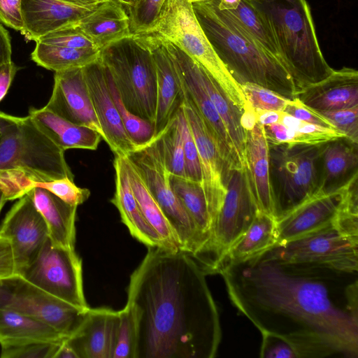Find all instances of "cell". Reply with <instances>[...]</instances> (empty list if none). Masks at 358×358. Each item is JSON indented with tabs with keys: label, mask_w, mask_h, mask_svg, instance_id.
Returning <instances> with one entry per match:
<instances>
[{
	"label": "cell",
	"mask_w": 358,
	"mask_h": 358,
	"mask_svg": "<svg viewBox=\"0 0 358 358\" xmlns=\"http://www.w3.org/2000/svg\"><path fill=\"white\" fill-rule=\"evenodd\" d=\"M17 274L12 246L8 240L0 236V279Z\"/></svg>",
	"instance_id": "cell-51"
},
{
	"label": "cell",
	"mask_w": 358,
	"mask_h": 358,
	"mask_svg": "<svg viewBox=\"0 0 358 358\" xmlns=\"http://www.w3.org/2000/svg\"><path fill=\"white\" fill-rule=\"evenodd\" d=\"M227 11L264 50L280 60L271 30L250 3L245 0H241L236 8Z\"/></svg>",
	"instance_id": "cell-36"
},
{
	"label": "cell",
	"mask_w": 358,
	"mask_h": 358,
	"mask_svg": "<svg viewBox=\"0 0 358 358\" xmlns=\"http://www.w3.org/2000/svg\"><path fill=\"white\" fill-rule=\"evenodd\" d=\"M276 243L275 219L259 210L249 227L228 249L219 262L215 273L221 264L245 261L267 250Z\"/></svg>",
	"instance_id": "cell-31"
},
{
	"label": "cell",
	"mask_w": 358,
	"mask_h": 358,
	"mask_svg": "<svg viewBox=\"0 0 358 358\" xmlns=\"http://www.w3.org/2000/svg\"><path fill=\"white\" fill-rule=\"evenodd\" d=\"M133 37L150 50L155 65L157 106L153 125L156 137L164 129L182 103L181 83L174 63L163 43Z\"/></svg>",
	"instance_id": "cell-21"
},
{
	"label": "cell",
	"mask_w": 358,
	"mask_h": 358,
	"mask_svg": "<svg viewBox=\"0 0 358 358\" xmlns=\"http://www.w3.org/2000/svg\"><path fill=\"white\" fill-rule=\"evenodd\" d=\"M21 2L22 0H0V23L20 32L24 28Z\"/></svg>",
	"instance_id": "cell-50"
},
{
	"label": "cell",
	"mask_w": 358,
	"mask_h": 358,
	"mask_svg": "<svg viewBox=\"0 0 358 358\" xmlns=\"http://www.w3.org/2000/svg\"><path fill=\"white\" fill-rule=\"evenodd\" d=\"M134 36L170 43L200 64L243 111L247 102L241 86L217 57L186 0H166L159 15L143 31Z\"/></svg>",
	"instance_id": "cell-6"
},
{
	"label": "cell",
	"mask_w": 358,
	"mask_h": 358,
	"mask_svg": "<svg viewBox=\"0 0 358 358\" xmlns=\"http://www.w3.org/2000/svg\"><path fill=\"white\" fill-rule=\"evenodd\" d=\"M280 122L292 129L294 138L288 144L321 145L329 141L345 137L333 129L309 124L282 112Z\"/></svg>",
	"instance_id": "cell-40"
},
{
	"label": "cell",
	"mask_w": 358,
	"mask_h": 358,
	"mask_svg": "<svg viewBox=\"0 0 358 358\" xmlns=\"http://www.w3.org/2000/svg\"><path fill=\"white\" fill-rule=\"evenodd\" d=\"M36 42L72 48L97 49L86 36L73 27L47 34Z\"/></svg>",
	"instance_id": "cell-47"
},
{
	"label": "cell",
	"mask_w": 358,
	"mask_h": 358,
	"mask_svg": "<svg viewBox=\"0 0 358 358\" xmlns=\"http://www.w3.org/2000/svg\"><path fill=\"white\" fill-rule=\"evenodd\" d=\"M245 157L250 187L259 210L274 217L269 179V147L264 126L257 122L245 131Z\"/></svg>",
	"instance_id": "cell-25"
},
{
	"label": "cell",
	"mask_w": 358,
	"mask_h": 358,
	"mask_svg": "<svg viewBox=\"0 0 358 358\" xmlns=\"http://www.w3.org/2000/svg\"><path fill=\"white\" fill-rule=\"evenodd\" d=\"M169 180L173 192L194 224L201 242V248L208 241L212 226L202 184L171 174Z\"/></svg>",
	"instance_id": "cell-33"
},
{
	"label": "cell",
	"mask_w": 358,
	"mask_h": 358,
	"mask_svg": "<svg viewBox=\"0 0 358 358\" xmlns=\"http://www.w3.org/2000/svg\"><path fill=\"white\" fill-rule=\"evenodd\" d=\"M217 273L238 310L261 333L285 338L298 358L358 357V272L287 261L268 249Z\"/></svg>",
	"instance_id": "cell-1"
},
{
	"label": "cell",
	"mask_w": 358,
	"mask_h": 358,
	"mask_svg": "<svg viewBox=\"0 0 358 358\" xmlns=\"http://www.w3.org/2000/svg\"><path fill=\"white\" fill-rule=\"evenodd\" d=\"M19 275L67 303L83 310L90 308L83 292L82 260L75 249L54 245L48 238Z\"/></svg>",
	"instance_id": "cell-11"
},
{
	"label": "cell",
	"mask_w": 358,
	"mask_h": 358,
	"mask_svg": "<svg viewBox=\"0 0 358 358\" xmlns=\"http://www.w3.org/2000/svg\"><path fill=\"white\" fill-rule=\"evenodd\" d=\"M124 160L131 190L144 217L157 231L166 248L179 249L173 230L157 202L131 161L127 157Z\"/></svg>",
	"instance_id": "cell-34"
},
{
	"label": "cell",
	"mask_w": 358,
	"mask_h": 358,
	"mask_svg": "<svg viewBox=\"0 0 358 358\" xmlns=\"http://www.w3.org/2000/svg\"><path fill=\"white\" fill-rule=\"evenodd\" d=\"M106 71L110 93L118 110L128 136L136 145L137 149L145 146L155 138L153 124L134 115L126 108L106 69Z\"/></svg>",
	"instance_id": "cell-38"
},
{
	"label": "cell",
	"mask_w": 358,
	"mask_h": 358,
	"mask_svg": "<svg viewBox=\"0 0 358 358\" xmlns=\"http://www.w3.org/2000/svg\"><path fill=\"white\" fill-rule=\"evenodd\" d=\"M269 250L287 261L358 272V243L342 234L333 224L295 239L275 243Z\"/></svg>",
	"instance_id": "cell-13"
},
{
	"label": "cell",
	"mask_w": 358,
	"mask_h": 358,
	"mask_svg": "<svg viewBox=\"0 0 358 358\" xmlns=\"http://www.w3.org/2000/svg\"><path fill=\"white\" fill-rule=\"evenodd\" d=\"M46 224L52 245L75 249L77 207L38 187L28 192Z\"/></svg>",
	"instance_id": "cell-28"
},
{
	"label": "cell",
	"mask_w": 358,
	"mask_h": 358,
	"mask_svg": "<svg viewBox=\"0 0 358 358\" xmlns=\"http://www.w3.org/2000/svg\"><path fill=\"white\" fill-rule=\"evenodd\" d=\"M159 43H163L169 52L181 85L203 118L228 171L246 167L241 162L224 124L205 90L201 64L174 45Z\"/></svg>",
	"instance_id": "cell-14"
},
{
	"label": "cell",
	"mask_w": 358,
	"mask_h": 358,
	"mask_svg": "<svg viewBox=\"0 0 358 358\" xmlns=\"http://www.w3.org/2000/svg\"><path fill=\"white\" fill-rule=\"evenodd\" d=\"M54 358H78V356L67 341V338L60 343Z\"/></svg>",
	"instance_id": "cell-55"
},
{
	"label": "cell",
	"mask_w": 358,
	"mask_h": 358,
	"mask_svg": "<svg viewBox=\"0 0 358 358\" xmlns=\"http://www.w3.org/2000/svg\"><path fill=\"white\" fill-rule=\"evenodd\" d=\"M282 112L309 124L336 129L325 117L317 111L304 106L297 98L289 100Z\"/></svg>",
	"instance_id": "cell-49"
},
{
	"label": "cell",
	"mask_w": 358,
	"mask_h": 358,
	"mask_svg": "<svg viewBox=\"0 0 358 358\" xmlns=\"http://www.w3.org/2000/svg\"><path fill=\"white\" fill-rule=\"evenodd\" d=\"M101 51L131 37L130 20L124 6L116 0L101 3L73 26Z\"/></svg>",
	"instance_id": "cell-24"
},
{
	"label": "cell",
	"mask_w": 358,
	"mask_h": 358,
	"mask_svg": "<svg viewBox=\"0 0 358 358\" xmlns=\"http://www.w3.org/2000/svg\"><path fill=\"white\" fill-rule=\"evenodd\" d=\"M118 320L112 358H136L137 327L135 313L131 304L117 311Z\"/></svg>",
	"instance_id": "cell-39"
},
{
	"label": "cell",
	"mask_w": 358,
	"mask_h": 358,
	"mask_svg": "<svg viewBox=\"0 0 358 358\" xmlns=\"http://www.w3.org/2000/svg\"><path fill=\"white\" fill-rule=\"evenodd\" d=\"M68 338L48 323L7 309H0V345L31 343L59 344Z\"/></svg>",
	"instance_id": "cell-30"
},
{
	"label": "cell",
	"mask_w": 358,
	"mask_h": 358,
	"mask_svg": "<svg viewBox=\"0 0 358 358\" xmlns=\"http://www.w3.org/2000/svg\"><path fill=\"white\" fill-rule=\"evenodd\" d=\"M240 86L246 102L254 110L282 112L289 101L278 93L258 85L245 83Z\"/></svg>",
	"instance_id": "cell-41"
},
{
	"label": "cell",
	"mask_w": 358,
	"mask_h": 358,
	"mask_svg": "<svg viewBox=\"0 0 358 358\" xmlns=\"http://www.w3.org/2000/svg\"><path fill=\"white\" fill-rule=\"evenodd\" d=\"M357 143L343 137L323 144L318 193L339 190L358 176Z\"/></svg>",
	"instance_id": "cell-27"
},
{
	"label": "cell",
	"mask_w": 358,
	"mask_h": 358,
	"mask_svg": "<svg viewBox=\"0 0 358 358\" xmlns=\"http://www.w3.org/2000/svg\"><path fill=\"white\" fill-rule=\"evenodd\" d=\"M100 61L109 72L126 108L153 124L157 74L150 50L132 36L102 50Z\"/></svg>",
	"instance_id": "cell-7"
},
{
	"label": "cell",
	"mask_w": 358,
	"mask_h": 358,
	"mask_svg": "<svg viewBox=\"0 0 358 358\" xmlns=\"http://www.w3.org/2000/svg\"><path fill=\"white\" fill-rule=\"evenodd\" d=\"M220 0L194 3L196 17L214 51L239 85L252 83L293 100L297 90L292 78L276 57L264 50L227 11Z\"/></svg>",
	"instance_id": "cell-3"
},
{
	"label": "cell",
	"mask_w": 358,
	"mask_h": 358,
	"mask_svg": "<svg viewBox=\"0 0 358 358\" xmlns=\"http://www.w3.org/2000/svg\"><path fill=\"white\" fill-rule=\"evenodd\" d=\"M166 1V0H142L134 7L127 10L132 35L149 27L159 15Z\"/></svg>",
	"instance_id": "cell-44"
},
{
	"label": "cell",
	"mask_w": 358,
	"mask_h": 358,
	"mask_svg": "<svg viewBox=\"0 0 358 358\" xmlns=\"http://www.w3.org/2000/svg\"><path fill=\"white\" fill-rule=\"evenodd\" d=\"M345 188L346 186L331 193H317L275 220L276 243L295 239L333 224L343 201Z\"/></svg>",
	"instance_id": "cell-19"
},
{
	"label": "cell",
	"mask_w": 358,
	"mask_h": 358,
	"mask_svg": "<svg viewBox=\"0 0 358 358\" xmlns=\"http://www.w3.org/2000/svg\"><path fill=\"white\" fill-rule=\"evenodd\" d=\"M201 78L205 90L224 124L241 162L246 166L245 131L241 121L243 111L229 98L217 82L202 66Z\"/></svg>",
	"instance_id": "cell-32"
},
{
	"label": "cell",
	"mask_w": 358,
	"mask_h": 358,
	"mask_svg": "<svg viewBox=\"0 0 358 358\" xmlns=\"http://www.w3.org/2000/svg\"><path fill=\"white\" fill-rule=\"evenodd\" d=\"M45 106L59 117L101 135L83 68L55 72L52 94Z\"/></svg>",
	"instance_id": "cell-18"
},
{
	"label": "cell",
	"mask_w": 358,
	"mask_h": 358,
	"mask_svg": "<svg viewBox=\"0 0 358 358\" xmlns=\"http://www.w3.org/2000/svg\"><path fill=\"white\" fill-rule=\"evenodd\" d=\"M186 1H187L188 2H189L191 3H197V2L205 1H207V0H186Z\"/></svg>",
	"instance_id": "cell-60"
},
{
	"label": "cell",
	"mask_w": 358,
	"mask_h": 358,
	"mask_svg": "<svg viewBox=\"0 0 358 358\" xmlns=\"http://www.w3.org/2000/svg\"><path fill=\"white\" fill-rule=\"evenodd\" d=\"M75 4L82 6H96L108 0H63Z\"/></svg>",
	"instance_id": "cell-57"
},
{
	"label": "cell",
	"mask_w": 358,
	"mask_h": 358,
	"mask_svg": "<svg viewBox=\"0 0 358 358\" xmlns=\"http://www.w3.org/2000/svg\"><path fill=\"white\" fill-rule=\"evenodd\" d=\"M317 112L346 138L358 143V106Z\"/></svg>",
	"instance_id": "cell-45"
},
{
	"label": "cell",
	"mask_w": 358,
	"mask_h": 358,
	"mask_svg": "<svg viewBox=\"0 0 358 358\" xmlns=\"http://www.w3.org/2000/svg\"><path fill=\"white\" fill-rule=\"evenodd\" d=\"M206 273L189 254L150 247L130 276L136 358H213L221 341L217 306Z\"/></svg>",
	"instance_id": "cell-2"
},
{
	"label": "cell",
	"mask_w": 358,
	"mask_h": 358,
	"mask_svg": "<svg viewBox=\"0 0 358 358\" xmlns=\"http://www.w3.org/2000/svg\"><path fill=\"white\" fill-rule=\"evenodd\" d=\"M99 5L82 6L63 0H22L24 28L21 33L36 42L47 34L73 27Z\"/></svg>",
	"instance_id": "cell-20"
},
{
	"label": "cell",
	"mask_w": 358,
	"mask_h": 358,
	"mask_svg": "<svg viewBox=\"0 0 358 358\" xmlns=\"http://www.w3.org/2000/svg\"><path fill=\"white\" fill-rule=\"evenodd\" d=\"M115 192L110 202L117 208L130 234L148 248H165L157 231L142 214L131 188L124 157L115 156Z\"/></svg>",
	"instance_id": "cell-26"
},
{
	"label": "cell",
	"mask_w": 358,
	"mask_h": 358,
	"mask_svg": "<svg viewBox=\"0 0 358 358\" xmlns=\"http://www.w3.org/2000/svg\"><path fill=\"white\" fill-rule=\"evenodd\" d=\"M83 70L102 138L115 156L128 157L137 147L128 136L110 93L105 66L99 58Z\"/></svg>",
	"instance_id": "cell-17"
},
{
	"label": "cell",
	"mask_w": 358,
	"mask_h": 358,
	"mask_svg": "<svg viewBox=\"0 0 358 358\" xmlns=\"http://www.w3.org/2000/svg\"><path fill=\"white\" fill-rule=\"evenodd\" d=\"M182 90L181 107L197 148L202 173L201 184L213 225L224 198L230 172L199 112L182 87Z\"/></svg>",
	"instance_id": "cell-15"
},
{
	"label": "cell",
	"mask_w": 358,
	"mask_h": 358,
	"mask_svg": "<svg viewBox=\"0 0 358 358\" xmlns=\"http://www.w3.org/2000/svg\"><path fill=\"white\" fill-rule=\"evenodd\" d=\"M260 357L298 358L294 345L285 338L275 334L262 332Z\"/></svg>",
	"instance_id": "cell-48"
},
{
	"label": "cell",
	"mask_w": 358,
	"mask_h": 358,
	"mask_svg": "<svg viewBox=\"0 0 358 358\" xmlns=\"http://www.w3.org/2000/svg\"><path fill=\"white\" fill-rule=\"evenodd\" d=\"M178 113L182 137L186 178L201 183L202 173L197 148L181 106Z\"/></svg>",
	"instance_id": "cell-42"
},
{
	"label": "cell",
	"mask_w": 358,
	"mask_h": 358,
	"mask_svg": "<svg viewBox=\"0 0 358 358\" xmlns=\"http://www.w3.org/2000/svg\"><path fill=\"white\" fill-rule=\"evenodd\" d=\"M158 136L168 171L171 175L186 178L182 137L178 111Z\"/></svg>",
	"instance_id": "cell-37"
},
{
	"label": "cell",
	"mask_w": 358,
	"mask_h": 358,
	"mask_svg": "<svg viewBox=\"0 0 358 358\" xmlns=\"http://www.w3.org/2000/svg\"><path fill=\"white\" fill-rule=\"evenodd\" d=\"M117 320L116 310L90 308L82 324L67 341L78 358H112Z\"/></svg>",
	"instance_id": "cell-22"
},
{
	"label": "cell",
	"mask_w": 358,
	"mask_h": 358,
	"mask_svg": "<svg viewBox=\"0 0 358 358\" xmlns=\"http://www.w3.org/2000/svg\"><path fill=\"white\" fill-rule=\"evenodd\" d=\"M29 115L36 125L59 148L96 150L102 138L98 131L72 123L45 106L30 108Z\"/></svg>",
	"instance_id": "cell-29"
},
{
	"label": "cell",
	"mask_w": 358,
	"mask_h": 358,
	"mask_svg": "<svg viewBox=\"0 0 358 358\" xmlns=\"http://www.w3.org/2000/svg\"><path fill=\"white\" fill-rule=\"evenodd\" d=\"M0 236L9 241L17 274L36 258L48 240L46 224L29 193L18 199L0 224Z\"/></svg>",
	"instance_id": "cell-16"
},
{
	"label": "cell",
	"mask_w": 358,
	"mask_h": 358,
	"mask_svg": "<svg viewBox=\"0 0 358 358\" xmlns=\"http://www.w3.org/2000/svg\"><path fill=\"white\" fill-rule=\"evenodd\" d=\"M59 344L31 343L1 345L0 357L1 358H54Z\"/></svg>",
	"instance_id": "cell-46"
},
{
	"label": "cell",
	"mask_w": 358,
	"mask_h": 358,
	"mask_svg": "<svg viewBox=\"0 0 358 358\" xmlns=\"http://www.w3.org/2000/svg\"><path fill=\"white\" fill-rule=\"evenodd\" d=\"M296 98L306 106L324 111L358 106V71L343 67L325 79L302 89Z\"/></svg>",
	"instance_id": "cell-23"
},
{
	"label": "cell",
	"mask_w": 358,
	"mask_h": 358,
	"mask_svg": "<svg viewBox=\"0 0 358 358\" xmlns=\"http://www.w3.org/2000/svg\"><path fill=\"white\" fill-rule=\"evenodd\" d=\"M119 1L120 3H122L126 10H128L130 8L134 7L138 3H139L142 0H116Z\"/></svg>",
	"instance_id": "cell-58"
},
{
	"label": "cell",
	"mask_w": 358,
	"mask_h": 358,
	"mask_svg": "<svg viewBox=\"0 0 358 358\" xmlns=\"http://www.w3.org/2000/svg\"><path fill=\"white\" fill-rule=\"evenodd\" d=\"M255 111L257 122L262 126L280 121L282 112L262 110H255Z\"/></svg>",
	"instance_id": "cell-54"
},
{
	"label": "cell",
	"mask_w": 358,
	"mask_h": 358,
	"mask_svg": "<svg viewBox=\"0 0 358 358\" xmlns=\"http://www.w3.org/2000/svg\"><path fill=\"white\" fill-rule=\"evenodd\" d=\"M18 67L12 61L0 66V102L6 95Z\"/></svg>",
	"instance_id": "cell-52"
},
{
	"label": "cell",
	"mask_w": 358,
	"mask_h": 358,
	"mask_svg": "<svg viewBox=\"0 0 358 358\" xmlns=\"http://www.w3.org/2000/svg\"><path fill=\"white\" fill-rule=\"evenodd\" d=\"M0 309L42 320L69 338L79 328L90 308L79 309L15 274L0 279Z\"/></svg>",
	"instance_id": "cell-12"
},
{
	"label": "cell",
	"mask_w": 358,
	"mask_h": 358,
	"mask_svg": "<svg viewBox=\"0 0 358 358\" xmlns=\"http://www.w3.org/2000/svg\"><path fill=\"white\" fill-rule=\"evenodd\" d=\"M64 152L29 115L17 117L0 111V173L26 192L34 182L64 177L74 180Z\"/></svg>",
	"instance_id": "cell-5"
},
{
	"label": "cell",
	"mask_w": 358,
	"mask_h": 358,
	"mask_svg": "<svg viewBox=\"0 0 358 358\" xmlns=\"http://www.w3.org/2000/svg\"><path fill=\"white\" fill-rule=\"evenodd\" d=\"M43 188L66 203L78 206L87 200L90 191L87 188L77 186L74 180L68 177L56 179L48 182L34 183V187Z\"/></svg>",
	"instance_id": "cell-43"
},
{
	"label": "cell",
	"mask_w": 358,
	"mask_h": 358,
	"mask_svg": "<svg viewBox=\"0 0 358 358\" xmlns=\"http://www.w3.org/2000/svg\"><path fill=\"white\" fill-rule=\"evenodd\" d=\"M134 166L168 220L179 249L193 256L201 242L193 222L173 192L159 136L127 157Z\"/></svg>",
	"instance_id": "cell-10"
},
{
	"label": "cell",
	"mask_w": 358,
	"mask_h": 358,
	"mask_svg": "<svg viewBox=\"0 0 358 358\" xmlns=\"http://www.w3.org/2000/svg\"><path fill=\"white\" fill-rule=\"evenodd\" d=\"M323 144H268L269 179L275 220L318 193Z\"/></svg>",
	"instance_id": "cell-8"
},
{
	"label": "cell",
	"mask_w": 358,
	"mask_h": 358,
	"mask_svg": "<svg viewBox=\"0 0 358 358\" xmlns=\"http://www.w3.org/2000/svg\"><path fill=\"white\" fill-rule=\"evenodd\" d=\"M271 30L280 62L290 74L297 94L320 82L334 69L322 53L306 0H245Z\"/></svg>",
	"instance_id": "cell-4"
},
{
	"label": "cell",
	"mask_w": 358,
	"mask_h": 358,
	"mask_svg": "<svg viewBox=\"0 0 358 358\" xmlns=\"http://www.w3.org/2000/svg\"><path fill=\"white\" fill-rule=\"evenodd\" d=\"M7 199L3 193V192L0 189V213L5 205V203L7 202Z\"/></svg>",
	"instance_id": "cell-59"
},
{
	"label": "cell",
	"mask_w": 358,
	"mask_h": 358,
	"mask_svg": "<svg viewBox=\"0 0 358 358\" xmlns=\"http://www.w3.org/2000/svg\"><path fill=\"white\" fill-rule=\"evenodd\" d=\"M259 210L246 167L231 170L209 238L192 256L206 275L215 273L228 249L246 231Z\"/></svg>",
	"instance_id": "cell-9"
},
{
	"label": "cell",
	"mask_w": 358,
	"mask_h": 358,
	"mask_svg": "<svg viewBox=\"0 0 358 358\" xmlns=\"http://www.w3.org/2000/svg\"><path fill=\"white\" fill-rule=\"evenodd\" d=\"M101 50L96 48H72L36 42L31 59L46 69L55 72L73 68H83L97 62Z\"/></svg>",
	"instance_id": "cell-35"
},
{
	"label": "cell",
	"mask_w": 358,
	"mask_h": 358,
	"mask_svg": "<svg viewBox=\"0 0 358 358\" xmlns=\"http://www.w3.org/2000/svg\"><path fill=\"white\" fill-rule=\"evenodd\" d=\"M12 55L10 38L8 31L0 23V66L10 62Z\"/></svg>",
	"instance_id": "cell-53"
},
{
	"label": "cell",
	"mask_w": 358,
	"mask_h": 358,
	"mask_svg": "<svg viewBox=\"0 0 358 358\" xmlns=\"http://www.w3.org/2000/svg\"><path fill=\"white\" fill-rule=\"evenodd\" d=\"M241 0H220L218 8L220 10H230L237 8Z\"/></svg>",
	"instance_id": "cell-56"
}]
</instances>
